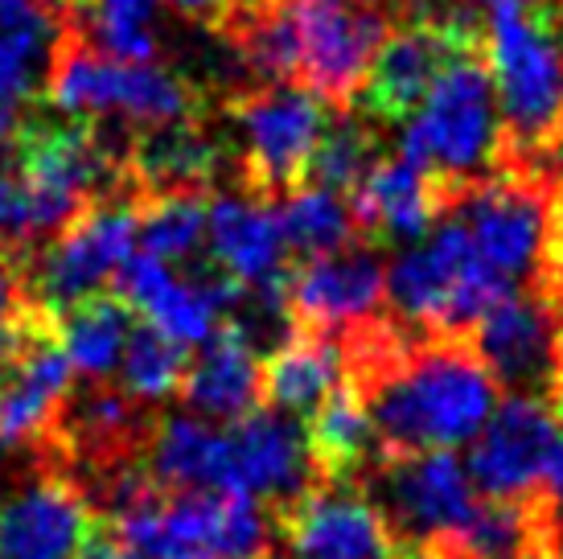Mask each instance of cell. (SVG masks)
Segmentation results:
<instances>
[{
	"mask_svg": "<svg viewBox=\"0 0 563 559\" xmlns=\"http://www.w3.org/2000/svg\"><path fill=\"white\" fill-rule=\"evenodd\" d=\"M399 132V156L428 173L449 202L461 189L515 165L482 46L449 58Z\"/></svg>",
	"mask_w": 563,
	"mask_h": 559,
	"instance_id": "6da1fadb",
	"label": "cell"
},
{
	"mask_svg": "<svg viewBox=\"0 0 563 559\" xmlns=\"http://www.w3.org/2000/svg\"><path fill=\"white\" fill-rule=\"evenodd\" d=\"M482 58L494 78L501 128L515 165H543L563 128V37L551 17L531 4L489 9Z\"/></svg>",
	"mask_w": 563,
	"mask_h": 559,
	"instance_id": "7a4b0ae2",
	"label": "cell"
},
{
	"mask_svg": "<svg viewBox=\"0 0 563 559\" xmlns=\"http://www.w3.org/2000/svg\"><path fill=\"white\" fill-rule=\"evenodd\" d=\"M46 95L66 116L115 120L128 128H153L206 116V95L186 75L157 63L111 58L99 46H91L79 30L66 37L49 66Z\"/></svg>",
	"mask_w": 563,
	"mask_h": 559,
	"instance_id": "3957f363",
	"label": "cell"
},
{
	"mask_svg": "<svg viewBox=\"0 0 563 559\" xmlns=\"http://www.w3.org/2000/svg\"><path fill=\"white\" fill-rule=\"evenodd\" d=\"M498 300L506 296L485 276L453 215H440L437 227L399 248L387 267L391 317L420 338H465Z\"/></svg>",
	"mask_w": 563,
	"mask_h": 559,
	"instance_id": "277c9868",
	"label": "cell"
},
{
	"mask_svg": "<svg viewBox=\"0 0 563 559\" xmlns=\"http://www.w3.org/2000/svg\"><path fill=\"white\" fill-rule=\"evenodd\" d=\"M227 99H231L227 120L235 124V169L243 194L272 202L300 186L317 140L333 120V103L300 83H267Z\"/></svg>",
	"mask_w": 563,
	"mask_h": 559,
	"instance_id": "5b68a950",
	"label": "cell"
},
{
	"mask_svg": "<svg viewBox=\"0 0 563 559\" xmlns=\"http://www.w3.org/2000/svg\"><path fill=\"white\" fill-rule=\"evenodd\" d=\"M141 202V194L103 198L49 243L16 251L25 305H37L49 317H58L82 296L103 293V284H111V276L136 248Z\"/></svg>",
	"mask_w": 563,
	"mask_h": 559,
	"instance_id": "8992f818",
	"label": "cell"
},
{
	"mask_svg": "<svg viewBox=\"0 0 563 559\" xmlns=\"http://www.w3.org/2000/svg\"><path fill=\"white\" fill-rule=\"evenodd\" d=\"M366 497L378 506L399 544H440L470 523L482 490L456 452H383L362 473Z\"/></svg>",
	"mask_w": 563,
	"mask_h": 559,
	"instance_id": "52a82bcc",
	"label": "cell"
},
{
	"mask_svg": "<svg viewBox=\"0 0 563 559\" xmlns=\"http://www.w3.org/2000/svg\"><path fill=\"white\" fill-rule=\"evenodd\" d=\"M288 13L300 50V87L333 108H350L391 33L383 0H288Z\"/></svg>",
	"mask_w": 563,
	"mask_h": 559,
	"instance_id": "ba28073f",
	"label": "cell"
},
{
	"mask_svg": "<svg viewBox=\"0 0 563 559\" xmlns=\"http://www.w3.org/2000/svg\"><path fill=\"white\" fill-rule=\"evenodd\" d=\"M13 362L0 374V449H42L66 395L75 387V366L58 342V326L46 309L21 305Z\"/></svg>",
	"mask_w": 563,
	"mask_h": 559,
	"instance_id": "9c48e42d",
	"label": "cell"
},
{
	"mask_svg": "<svg viewBox=\"0 0 563 559\" xmlns=\"http://www.w3.org/2000/svg\"><path fill=\"white\" fill-rule=\"evenodd\" d=\"M473 46H482V33L470 17H420L404 30L387 33L350 108L378 128H399L449 66V58Z\"/></svg>",
	"mask_w": 563,
	"mask_h": 559,
	"instance_id": "30bf717a",
	"label": "cell"
},
{
	"mask_svg": "<svg viewBox=\"0 0 563 559\" xmlns=\"http://www.w3.org/2000/svg\"><path fill=\"white\" fill-rule=\"evenodd\" d=\"M470 346L501 391L551 399L563 366V300L548 293H515L482 313Z\"/></svg>",
	"mask_w": 563,
	"mask_h": 559,
	"instance_id": "8fae6325",
	"label": "cell"
},
{
	"mask_svg": "<svg viewBox=\"0 0 563 559\" xmlns=\"http://www.w3.org/2000/svg\"><path fill=\"white\" fill-rule=\"evenodd\" d=\"M284 300L292 313V326L345 338L350 329L375 321L387 309L383 248L371 239H354L350 248L300 260L297 267H288Z\"/></svg>",
	"mask_w": 563,
	"mask_h": 559,
	"instance_id": "7c38bea8",
	"label": "cell"
},
{
	"mask_svg": "<svg viewBox=\"0 0 563 559\" xmlns=\"http://www.w3.org/2000/svg\"><path fill=\"white\" fill-rule=\"evenodd\" d=\"M560 436L563 419L551 399L501 391L498 407L470 440V478L485 497L534 502Z\"/></svg>",
	"mask_w": 563,
	"mask_h": 559,
	"instance_id": "4fadbf2b",
	"label": "cell"
},
{
	"mask_svg": "<svg viewBox=\"0 0 563 559\" xmlns=\"http://www.w3.org/2000/svg\"><path fill=\"white\" fill-rule=\"evenodd\" d=\"M99 527L87 490L49 465L0 494V559H75Z\"/></svg>",
	"mask_w": 563,
	"mask_h": 559,
	"instance_id": "5bb4252c",
	"label": "cell"
},
{
	"mask_svg": "<svg viewBox=\"0 0 563 559\" xmlns=\"http://www.w3.org/2000/svg\"><path fill=\"white\" fill-rule=\"evenodd\" d=\"M297 559H391L395 530L362 485L321 482L276 518Z\"/></svg>",
	"mask_w": 563,
	"mask_h": 559,
	"instance_id": "9a60e30c",
	"label": "cell"
},
{
	"mask_svg": "<svg viewBox=\"0 0 563 559\" xmlns=\"http://www.w3.org/2000/svg\"><path fill=\"white\" fill-rule=\"evenodd\" d=\"M231 428V461H235V494L260 497L280 518L288 506L321 485V473L309 452V436L292 416L276 407H255Z\"/></svg>",
	"mask_w": 563,
	"mask_h": 559,
	"instance_id": "2e32d148",
	"label": "cell"
},
{
	"mask_svg": "<svg viewBox=\"0 0 563 559\" xmlns=\"http://www.w3.org/2000/svg\"><path fill=\"white\" fill-rule=\"evenodd\" d=\"M206 260L235 280L243 293L288 284V243L276 206L255 194H222L206 218Z\"/></svg>",
	"mask_w": 563,
	"mask_h": 559,
	"instance_id": "e0dca14e",
	"label": "cell"
},
{
	"mask_svg": "<svg viewBox=\"0 0 563 559\" xmlns=\"http://www.w3.org/2000/svg\"><path fill=\"white\" fill-rule=\"evenodd\" d=\"M222 156L227 149H222L219 132H210L206 116L132 128V140H128V173L144 198L206 194L210 182L219 177Z\"/></svg>",
	"mask_w": 563,
	"mask_h": 559,
	"instance_id": "ac0fdd59",
	"label": "cell"
},
{
	"mask_svg": "<svg viewBox=\"0 0 563 559\" xmlns=\"http://www.w3.org/2000/svg\"><path fill=\"white\" fill-rule=\"evenodd\" d=\"M358 231L378 248H407L440 222L449 210L444 189L404 156H378L375 169L350 194Z\"/></svg>",
	"mask_w": 563,
	"mask_h": 559,
	"instance_id": "d6986e66",
	"label": "cell"
},
{
	"mask_svg": "<svg viewBox=\"0 0 563 559\" xmlns=\"http://www.w3.org/2000/svg\"><path fill=\"white\" fill-rule=\"evenodd\" d=\"M177 391L194 416L235 424L264 399V354L243 338V329L227 321L186 362Z\"/></svg>",
	"mask_w": 563,
	"mask_h": 559,
	"instance_id": "ffe728a7",
	"label": "cell"
},
{
	"mask_svg": "<svg viewBox=\"0 0 563 559\" xmlns=\"http://www.w3.org/2000/svg\"><path fill=\"white\" fill-rule=\"evenodd\" d=\"M148 478L169 490H227L235 494V461H231V428L202 416H157L144 440Z\"/></svg>",
	"mask_w": 563,
	"mask_h": 559,
	"instance_id": "44dd1931",
	"label": "cell"
},
{
	"mask_svg": "<svg viewBox=\"0 0 563 559\" xmlns=\"http://www.w3.org/2000/svg\"><path fill=\"white\" fill-rule=\"evenodd\" d=\"M70 33L54 0H0V99L25 108L46 95L49 66Z\"/></svg>",
	"mask_w": 563,
	"mask_h": 559,
	"instance_id": "7402d4cb",
	"label": "cell"
},
{
	"mask_svg": "<svg viewBox=\"0 0 563 559\" xmlns=\"http://www.w3.org/2000/svg\"><path fill=\"white\" fill-rule=\"evenodd\" d=\"M345 346L333 333L321 329H292L272 354H264V399L292 419H309L325 404L333 391L342 387Z\"/></svg>",
	"mask_w": 563,
	"mask_h": 559,
	"instance_id": "603a6c76",
	"label": "cell"
},
{
	"mask_svg": "<svg viewBox=\"0 0 563 559\" xmlns=\"http://www.w3.org/2000/svg\"><path fill=\"white\" fill-rule=\"evenodd\" d=\"M305 436H309V452H313L321 482L358 485L362 473L383 457L371 412H366L358 391L350 387V379L309 416Z\"/></svg>",
	"mask_w": 563,
	"mask_h": 559,
	"instance_id": "cb8c5ba5",
	"label": "cell"
},
{
	"mask_svg": "<svg viewBox=\"0 0 563 559\" xmlns=\"http://www.w3.org/2000/svg\"><path fill=\"white\" fill-rule=\"evenodd\" d=\"M54 326H58V342H63L75 374L111 379V371L120 366L128 333L136 326V309L115 293H91L58 313Z\"/></svg>",
	"mask_w": 563,
	"mask_h": 559,
	"instance_id": "d4e9b609",
	"label": "cell"
},
{
	"mask_svg": "<svg viewBox=\"0 0 563 559\" xmlns=\"http://www.w3.org/2000/svg\"><path fill=\"white\" fill-rule=\"evenodd\" d=\"M276 218H280L288 255H300V260L350 248L354 239H362L350 198L329 186H313V182H300L288 194H280Z\"/></svg>",
	"mask_w": 563,
	"mask_h": 559,
	"instance_id": "484cf974",
	"label": "cell"
},
{
	"mask_svg": "<svg viewBox=\"0 0 563 559\" xmlns=\"http://www.w3.org/2000/svg\"><path fill=\"white\" fill-rule=\"evenodd\" d=\"M378 156H383L378 153V124H371L354 108H338V116L329 120L321 140H317L305 182L329 186L350 198L362 186V177L375 169Z\"/></svg>",
	"mask_w": 563,
	"mask_h": 559,
	"instance_id": "4316f807",
	"label": "cell"
},
{
	"mask_svg": "<svg viewBox=\"0 0 563 559\" xmlns=\"http://www.w3.org/2000/svg\"><path fill=\"white\" fill-rule=\"evenodd\" d=\"M206 218H210L206 194H161V198H144L141 222H136L141 251L157 255V260H165L173 267H181L198 251H206Z\"/></svg>",
	"mask_w": 563,
	"mask_h": 559,
	"instance_id": "83f0119b",
	"label": "cell"
},
{
	"mask_svg": "<svg viewBox=\"0 0 563 559\" xmlns=\"http://www.w3.org/2000/svg\"><path fill=\"white\" fill-rule=\"evenodd\" d=\"M186 346L165 338L157 326H148L136 317V326L128 333L124 354H120V387L141 399L144 407L148 404H165L177 395L181 387V374H186Z\"/></svg>",
	"mask_w": 563,
	"mask_h": 559,
	"instance_id": "f1b7e54d",
	"label": "cell"
},
{
	"mask_svg": "<svg viewBox=\"0 0 563 559\" xmlns=\"http://www.w3.org/2000/svg\"><path fill=\"white\" fill-rule=\"evenodd\" d=\"M157 13L161 0H91L87 4L91 46H99L111 58L153 63V54H157Z\"/></svg>",
	"mask_w": 563,
	"mask_h": 559,
	"instance_id": "f546056e",
	"label": "cell"
},
{
	"mask_svg": "<svg viewBox=\"0 0 563 559\" xmlns=\"http://www.w3.org/2000/svg\"><path fill=\"white\" fill-rule=\"evenodd\" d=\"M0 239L13 251L33 248V206L16 165L13 169H0Z\"/></svg>",
	"mask_w": 563,
	"mask_h": 559,
	"instance_id": "4dcf8cb0",
	"label": "cell"
},
{
	"mask_svg": "<svg viewBox=\"0 0 563 559\" xmlns=\"http://www.w3.org/2000/svg\"><path fill=\"white\" fill-rule=\"evenodd\" d=\"M25 305V288H21V260L16 251L0 239V313L13 317Z\"/></svg>",
	"mask_w": 563,
	"mask_h": 559,
	"instance_id": "1f68e13d",
	"label": "cell"
},
{
	"mask_svg": "<svg viewBox=\"0 0 563 559\" xmlns=\"http://www.w3.org/2000/svg\"><path fill=\"white\" fill-rule=\"evenodd\" d=\"M173 13L194 21V25H210V30H219L227 13L235 9V0H165Z\"/></svg>",
	"mask_w": 563,
	"mask_h": 559,
	"instance_id": "d6a6232c",
	"label": "cell"
},
{
	"mask_svg": "<svg viewBox=\"0 0 563 559\" xmlns=\"http://www.w3.org/2000/svg\"><path fill=\"white\" fill-rule=\"evenodd\" d=\"M75 559H141V556H136V551H128L124 544H115V539H111L108 530L99 527V530L91 535V544L82 547V551H79Z\"/></svg>",
	"mask_w": 563,
	"mask_h": 559,
	"instance_id": "836d02e7",
	"label": "cell"
},
{
	"mask_svg": "<svg viewBox=\"0 0 563 559\" xmlns=\"http://www.w3.org/2000/svg\"><path fill=\"white\" fill-rule=\"evenodd\" d=\"M391 559H456L444 544H395Z\"/></svg>",
	"mask_w": 563,
	"mask_h": 559,
	"instance_id": "e575fe53",
	"label": "cell"
},
{
	"mask_svg": "<svg viewBox=\"0 0 563 559\" xmlns=\"http://www.w3.org/2000/svg\"><path fill=\"white\" fill-rule=\"evenodd\" d=\"M13 350H16V321L0 313V374H4L9 362H13Z\"/></svg>",
	"mask_w": 563,
	"mask_h": 559,
	"instance_id": "d590c367",
	"label": "cell"
},
{
	"mask_svg": "<svg viewBox=\"0 0 563 559\" xmlns=\"http://www.w3.org/2000/svg\"><path fill=\"white\" fill-rule=\"evenodd\" d=\"M543 165H548V173L563 186V128L555 132V140L548 144V153H543Z\"/></svg>",
	"mask_w": 563,
	"mask_h": 559,
	"instance_id": "8d00e7d4",
	"label": "cell"
},
{
	"mask_svg": "<svg viewBox=\"0 0 563 559\" xmlns=\"http://www.w3.org/2000/svg\"><path fill=\"white\" fill-rule=\"evenodd\" d=\"M456 4H477V9H501V4H543V0H456ZM551 4V0H548Z\"/></svg>",
	"mask_w": 563,
	"mask_h": 559,
	"instance_id": "74e56055",
	"label": "cell"
},
{
	"mask_svg": "<svg viewBox=\"0 0 563 559\" xmlns=\"http://www.w3.org/2000/svg\"><path fill=\"white\" fill-rule=\"evenodd\" d=\"M54 4L66 9V13H87V4H91V0H54Z\"/></svg>",
	"mask_w": 563,
	"mask_h": 559,
	"instance_id": "f35d334b",
	"label": "cell"
},
{
	"mask_svg": "<svg viewBox=\"0 0 563 559\" xmlns=\"http://www.w3.org/2000/svg\"><path fill=\"white\" fill-rule=\"evenodd\" d=\"M264 559H280V556H264Z\"/></svg>",
	"mask_w": 563,
	"mask_h": 559,
	"instance_id": "ab89813d",
	"label": "cell"
}]
</instances>
